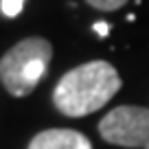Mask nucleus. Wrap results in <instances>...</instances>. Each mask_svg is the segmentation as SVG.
Segmentation results:
<instances>
[{
  "instance_id": "1",
  "label": "nucleus",
  "mask_w": 149,
  "mask_h": 149,
  "mask_svg": "<svg viewBox=\"0 0 149 149\" xmlns=\"http://www.w3.org/2000/svg\"><path fill=\"white\" fill-rule=\"evenodd\" d=\"M123 81L118 70L110 61H88L68 72L57 81L53 90L55 107L70 118L88 116L90 112L101 110L121 90Z\"/></svg>"
},
{
  "instance_id": "3",
  "label": "nucleus",
  "mask_w": 149,
  "mask_h": 149,
  "mask_svg": "<svg viewBox=\"0 0 149 149\" xmlns=\"http://www.w3.org/2000/svg\"><path fill=\"white\" fill-rule=\"evenodd\" d=\"M99 134L116 147L138 149L149 145V107L118 105L99 121Z\"/></svg>"
},
{
  "instance_id": "4",
  "label": "nucleus",
  "mask_w": 149,
  "mask_h": 149,
  "mask_svg": "<svg viewBox=\"0 0 149 149\" xmlns=\"http://www.w3.org/2000/svg\"><path fill=\"white\" fill-rule=\"evenodd\" d=\"M29 149H92V143L77 130H44L33 136Z\"/></svg>"
},
{
  "instance_id": "6",
  "label": "nucleus",
  "mask_w": 149,
  "mask_h": 149,
  "mask_svg": "<svg viewBox=\"0 0 149 149\" xmlns=\"http://www.w3.org/2000/svg\"><path fill=\"white\" fill-rule=\"evenodd\" d=\"M22 7H24V0H0V9H2V13H5L7 18L20 15Z\"/></svg>"
},
{
  "instance_id": "2",
  "label": "nucleus",
  "mask_w": 149,
  "mask_h": 149,
  "mask_svg": "<svg viewBox=\"0 0 149 149\" xmlns=\"http://www.w3.org/2000/svg\"><path fill=\"white\" fill-rule=\"evenodd\" d=\"M53 59V44L44 37H24L0 59V81L13 97H26L44 79Z\"/></svg>"
},
{
  "instance_id": "7",
  "label": "nucleus",
  "mask_w": 149,
  "mask_h": 149,
  "mask_svg": "<svg viewBox=\"0 0 149 149\" xmlns=\"http://www.w3.org/2000/svg\"><path fill=\"white\" fill-rule=\"evenodd\" d=\"M94 31H97L101 37H105V35H107V31H110V26H107L105 22H94Z\"/></svg>"
},
{
  "instance_id": "5",
  "label": "nucleus",
  "mask_w": 149,
  "mask_h": 149,
  "mask_svg": "<svg viewBox=\"0 0 149 149\" xmlns=\"http://www.w3.org/2000/svg\"><path fill=\"white\" fill-rule=\"evenodd\" d=\"M86 2L90 7H94V9H99V11H116L123 5H127L130 0H86Z\"/></svg>"
},
{
  "instance_id": "8",
  "label": "nucleus",
  "mask_w": 149,
  "mask_h": 149,
  "mask_svg": "<svg viewBox=\"0 0 149 149\" xmlns=\"http://www.w3.org/2000/svg\"><path fill=\"white\" fill-rule=\"evenodd\" d=\"M145 149H149V145H147V147H145Z\"/></svg>"
}]
</instances>
